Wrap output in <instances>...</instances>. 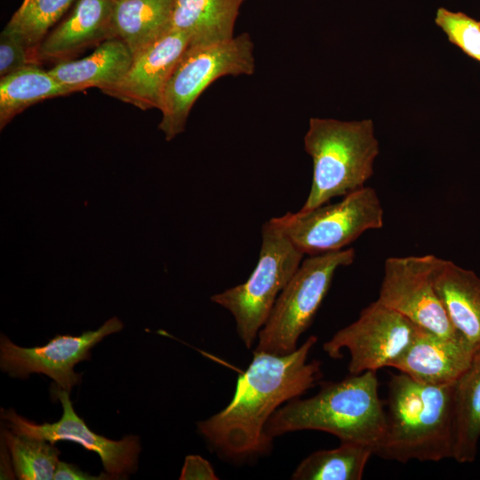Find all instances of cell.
I'll return each instance as SVG.
<instances>
[{"label":"cell","mask_w":480,"mask_h":480,"mask_svg":"<svg viewBox=\"0 0 480 480\" xmlns=\"http://www.w3.org/2000/svg\"><path fill=\"white\" fill-rule=\"evenodd\" d=\"M316 336L293 352L275 355L253 351L246 371L238 377L230 403L197 428L210 446L231 460L267 454L272 438L266 433L269 419L285 403L300 397L321 377V363L308 362Z\"/></svg>","instance_id":"1"},{"label":"cell","mask_w":480,"mask_h":480,"mask_svg":"<svg viewBox=\"0 0 480 480\" xmlns=\"http://www.w3.org/2000/svg\"><path fill=\"white\" fill-rule=\"evenodd\" d=\"M378 386L374 371L323 383L315 396L294 398L277 409L267 423L266 433L273 439L293 431L318 430L340 442L369 446L374 452L386 428Z\"/></svg>","instance_id":"2"},{"label":"cell","mask_w":480,"mask_h":480,"mask_svg":"<svg viewBox=\"0 0 480 480\" xmlns=\"http://www.w3.org/2000/svg\"><path fill=\"white\" fill-rule=\"evenodd\" d=\"M454 383L427 385L392 374L386 428L373 455L402 463L452 458Z\"/></svg>","instance_id":"3"},{"label":"cell","mask_w":480,"mask_h":480,"mask_svg":"<svg viewBox=\"0 0 480 480\" xmlns=\"http://www.w3.org/2000/svg\"><path fill=\"white\" fill-rule=\"evenodd\" d=\"M304 149L313 161L311 188L300 209L307 211L364 187L373 173L379 144L370 119L312 117Z\"/></svg>","instance_id":"4"},{"label":"cell","mask_w":480,"mask_h":480,"mask_svg":"<svg viewBox=\"0 0 480 480\" xmlns=\"http://www.w3.org/2000/svg\"><path fill=\"white\" fill-rule=\"evenodd\" d=\"M304 255L270 219L261 228L259 259L248 279L211 297L234 316L236 332L247 348L252 347Z\"/></svg>","instance_id":"5"},{"label":"cell","mask_w":480,"mask_h":480,"mask_svg":"<svg viewBox=\"0 0 480 480\" xmlns=\"http://www.w3.org/2000/svg\"><path fill=\"white\" fill-rule=\"evenodd\" d=\"M253 49L247 33L223 43L188 46L167 81L159 109V129L166 140L184 132L193 104L216 79L254 72Z\"/></svg>","instance_id":"6"},{"label":"cell","mask_w":480,"mask_h":480,"mask_svg":"<svg viewBox=\"0 0 480 480\" xmlns=\"http://www.w3.org/2000/svg\"><path fill=\"white\" fill-rule=\"evenodd\" d=\"M353 248L309 255L279 294L258 335L254 351L286 355L298 347L325 298L338 268L354 262Z\"/></svg>","instance_id":"7"},{"label":"cell","mask_w":480,"mask_h":480,"mask_svg":"<svg viewBox=\"0 0 480 480\" xmlns=\"http://www.w3.org/2000/svg\"><path fill=\"white\" fill-rule=\"evenodd\" d=\"M304 254L342 250L364 232L384 224V211L376 190L363 187L332 204L272 218Z\"/></svg>","instance_id":"8"},{"label":"cell","mask_w":480,"mask_h":480,"mask_svg":"<svg viewBox=\"0 0 480 480\" xmlns=\"http://www.w3.org/2000/svg\"><path fill=\"white\" fill-rule=\"evenodd\" d=\"M420 326L377 300L364 308L358 318L339 330L324 346L331 358L350 354L348 371L359 374L390 367L405 350Z\"/></svg>","instance_id":"9"},{"label":"cell","mask_w":480,"mask_h":480,"mask_svg":"<svg viewBox=\"0 0 480 480\" xmlns=\"http://www.w3.org/2000/svg\"><path fill=\"white\" fill-rule=\"evenodd\" d=\"M437 258L427 254L387 259L378 300L420 327L444 338L463 339L434 286Z\"/></svg>","instance_id":"10"},{"label":"cell","mask_w":480,"mask_h":480,"mask_svg":"<svg viewBox=\"0 0 480 480\" xmlns=\"http://www.w3.org/2000/svg\"><path fill=\"white\" fill-rule=\"evenodd\" d=\"M123 323L114 316L98 330L79 336L57 334L44 346L22 348L2 334L0 367L13 378L26 379L31 373H43L60 389L69 391L82 381V374L74 371L81 361L89 360L91 349L106 336L120 332Z\"/></svg>","instance_id":"11"},{"label":"cell","mask_w":480,"mask_h":480,"mask_svg":"<svg viewBox=\"0 0 480 480\" xmlns=\"http://www.w3.org/2000/svg\"><path fill=\"white\" fill-rule=\"evenodd\" d=\"M52 395L62 405L61 418L53 423L36 424L18 415L13 409H2L1 418L7 422L10 430L16 434L48 441H70L84 449L96 452L101 460L106 473L117 478L132 473L137 468L140 452V438L126 436L121 440L108 439L93 431L75 412L69 398V391L52 388Z\"/></svg>","instance_id":"12"},{"label":"cell","mask_w":480,"mask_h":480,"mask_svg":"<svg viewBox=\"0 0 480 480\" xmlns=\"http://www.w3.org/2000/svg\"><path fill=\"white\" fill-rule=\"evenodd\" d=\"M188 46L187 36L171 28L135 55L124 77L103 92L143 110L160 109L167 81Z\"/></svg>","instance_id":"13"},{"label":"cell","mask_w":480,"mask_h":480,"mask_svg":"<svg viewBox=\"0 0 480 480\" xmlns=\"http://www.w3.org/2000/svg\"><path fill=\"white\" fill-rule=\"evenodd\" d=\"M476 349L463 339L444 338L419 327L390 367L422 384H452L468 368Z\"/></svg>","instance_id":"14"},{"label":"cell","mask_w":480,"mask_h":480,"mask_svg":"<svg viewBox=\"0 0 480 480\" xmlns=\"http://www.w3.org/2000/svg\"><path fill=\"white\" fill-rule=\"evenodd\" d=\"M115 0H76L60 24L33 52V62L63 60L88 46L115 38L112 13Z\"/></svg>","instance_id":"15"},{"label":"cell","mask_w":480,"mask_h":480,"mask_svg":"<svg viewBox=\"0 0 480 480\" xmlns=\"http://www.w3.org/2000/svg\"><path fill=\"white\" fill-rule=\"evenodd\" d=\"M433 283L456 331L480 348V278L471 270L437 258Z\"/></svg>","instance_id":"16"},{"label":"cell","mask_w":480,"mask_h":480,"mask_svg":"<svg viewBox=\"0 0 480 480\" xmlns=\"http://www.w3.org/2000/svg\"><path fill=\"white\" fill-rule=\"evenodd\" d=\"M132 60L128 46L118 38H111L100 43L90 55L60 61L48 70L73 92L91 87L104 92L124 77Z\"/></svg>","instance_id":"17"},{"label":"cell","mask_w":480,"mask_h":480,"mask_svg":"<svg viewBox=\"0 0 480 480\" xmlns=\"http://www.w3.org/2000/svg\"><path fill=\"white\" fill-rule=\"evenodd\" d=\"M244 0H173L171 28L185 34L188 45L227 42Z\"/></svg>","instance_id":"18"},{"label":"cell","mask_w":480,"mask_h":480,"mask_svg":"<svg viewBox=\"0 0 480 480\" xmlns=\"http://www.w3.org/2000/svg\"><path fill=\"white\" fill-rule=\"evenodd\" d=\"M173 0H115L112 29L134 57L171 29Z\"/></svg>","instance_id":"19"},{"label":"cell","mask_w":480,"mask_h":480,"mask_svg":"<svg viewBox=\"0 0 480 480\" xmlns=\"http://www.w3.org/2000/svg\"><path fill=\"white\" fill-rule=\"evenodd\" d=\"M454 446L459 463H471L477 454L480 440V348L453 387Z\"/></svg>","instance_id":"20"},{"label":"cell","mask_w":480,"mask_h":480,"mask_svg":"<svg viewBox=\"0 0 480 480\" xmlns=\"http://www.w3.org/2000/svg\"><path fill=\"white\" fill-rule=\"evenodd\" d=\"M73 91L49 70L29 64L0 80L1 130L28 107L46 99L68 95Z\"/></svg>","instance_id":"21"},{"label":"cell","mask_w":480,"mask_h":480,"mask_svg":"<svg viewBox=\"0 0 480 480\" xmlns=\"http://www.w3.org/2000/svg\"><path fill=\"white\" fill-rule=\"evenodd\" d=\"M373 455L366 445L340 442V445L316 451L306 457L292 475L294 480H360Z\"/></svg>","instance_id":"22"},{"label":"cell","mask_w":480,"mask_h":480,"mask_svg":"<svg viewBox=\"0 0 480 480\" xmlns=\"http://www.w3.org/2000/svg\"><path fill=\"white\" fill-rule=\"evenodd\" d=\"M13 471L20 480L53 479L60 451L48 441L4 430Z\"/></svg>","instance_id":"23"},{"label":"cell","mask_w":480,"mask_h":480,"mask_svg":"<svg viewBox=\"0 0 480 480\" xmlns=\"http://www.w3.org/2000/svg\"><path fill=\"white\" fill-rule=\"evenodd\" d=\"M76 0H23L6 28L18 33L33 54L49 29ZM33 60V58H32Z\"/></svg>","instance_id":"24"},{"label":"cell","mask_w":480,"mask_h":480,"mask_svg":"<svg viewBox=\"0 0 480 480\" xmlns=\"http://www.w3.org/2000/svg\"><path fill=\"white\" fill-rule=\"evenodd\" d=\"M435 22L450 42L480 62V21L463 12L440 7L436 11Z\"/></svg>","instance_id":"25"},{"label":"cell","mask_w":480,"mask_h":480,"mask_svg":"<svg viewBox=\"0 0 480 480\" xmlns=\"http://www.w3.org/2000/svg\"><path fill=\"white\" fill-rule=\"evenodd\" d=\"M34 64L31 50L16 32L4 27L0 36V76Z\"/></svg>","instance_id":"26"},{"label":"cell","mask_w":480,"mask_h":480,"mask_svg":"<svg viewBox=\"0 0 480 480\" xmlns=\"http://www.w3.org/2000/svg\"><path fill=\"white\" fill-rule=\"evenodd\" d=\"M217 476L211 463L200 455H188L180 476V480H216Z\"/></svg>","instance_id":"27"},{"label":"cell","mask_w":480,"mask_h":480,"mask_svg":"<svg viewBox=\"0 0 480 480\" xmlns=\"http://www.w3.org/2000/svg\"><path fill=\"white\" fill-rule=\"evenodd\" d=\"M113 478L108 473H101L99 476H92L84 472L74 464L59 461L54 472V480H98Z\"/></svg>","instance_id":"28"}]
</instances>
